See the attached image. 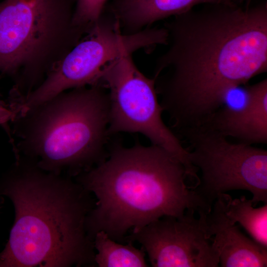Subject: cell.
<instances>
[{
	"mask_svg": "<svg viewBox=\"0 0 267 267\" xmlns=\"http://www.w3.org/2000/svg\"><path fill=\"white\" fill-rule=\"evenodd\" d=\"M206 228L212 238L222 267H267V248L245 235L226 216L223 194L205 215Z\"/></svg>",
	"mask_w": 267,
	"mask_h": 267,
	"instance_id": "10",
	"label": "cell"
},
{
	"mask_svg": "<svg viewBox=\"0 0 267 267\" xmlns=\"http://www.w3.org/2000/svg\"><path fill=\"white\" fill-rule=\"evenodd\" d=\"M93 244L96 253L94 262L99 267H146L145 251L135 247L133 242L126 244L111 238L103 231L96 233Z\"/></svg>",
	"mask_w": 267,
	"mask_h": 267,
	"instance_id": "13",
	"label": "cell"
},
{
	"mask_svg": "<svg viewBox=\"0 0 267 267\" xmlns=\"http://www.w3.org/2000/svg\"><path fill=\"white\" fill-rule=\"evenodd\" d=\"M108 112V93L101 85L64 91L15 118L16 158L76 177L105 159Z\"/></svg>",
	"mask_w": 267,
	"mask_h": 267,
	"instance_id": "4",
	"label": "cell"
},
{
	"mask_svg": "<svg viewBox=\"0 0 267 267\" xmlns=\"http://www.w3.org/2000/svg\"><path fill=\"white\" fill-rule=\"evenodd\" d=\"M75 0L0 2V71L16 78L13 90L25 95L85 34L73 21Z\"/></svg>",
	"mask_w": 267,
	"mask_h": 267,
	"instance_id": "5",
	"label": "cell"
},
{
	"mask_svg": "<svg viewBox=\"0 0 267 267\" xmlns=\"http://www.w3.org/2000/svg\"><path fill=\"white\" fill-rule=\"evenodd\" d=\"M225 212L233 222H238L253 240L267 248V203L255 208L251 199L244 196L233 199L223 194Z\"/></svg>",
	"mask_w": 267,
	"mask_h": 267,
	"instance_id": "14",
	"label": "cell"
},
{
	"mask_svg": "<svg viewBox=\"0 0 267 267\" xmlns=\"http://www.w3.org/2000/svg\"><path fill=\"white\" fill-rule=\"evenodd\" d=\"M187 210L180 217L164 216L125 237L137 241L153 267H217L218 254L207 232L206 213Z\"/></svg>",
	"mask_w": 267,
	"mask_h": 267,
	"instance_id": "9",
	"label": "cell"
},
{
	"mask_svg": "<svg viewBox=\"0 0 267 267\" xmlns=\"http://www.w3.org/2000/svg\"><path fill=\"white\" fill-rule=\"evenodd\" d=\"M109 0H75L74 25L87 34L98 22Z\"/></svg>",
	"mask_w": 267,
	"mask_h": 267,
	"instance_id": "15",
	"label": "cell"
},
{
	"mask_svg": "<svg viewBox=\"0 0 267 267\" xmlns=\"http://www.w3.org/2000/svg\"><path fill=\"white\" fill-rule=\"evenodd\" d=\"M98 84L109 89L108 134H142L152 145L173 155L185 169L191 167L188 149L163 120L155 78L146 77L138 69L132 54L108 65Z\"/></svg>",
	"mask_w": 267,
	"mask_h": 267,
	"instance_id": "8",
	"label": "cell"
},
{
	"mask_svg": "<svg viewBox=\"0 0 267 267\" xmlns=\"http://www.w3.org/2000/svg\"><path fill=\"white\" fill-rule=\"evenodd\" d=\"M76 178L95 198L87 220L92 239L103 231L125 243L130 231L163 217H180L187 210L209 213L212 208L187 184L183 165L152 144L116 146L108 157Z\"/></svg>",
	"mask_w": 267,
	"mask_h": 267,
	"instance_id": "3",
	"label": "cell"
},
{
	"mask_svg": "<svg viewBox=\"0 0 267 267\" xmlns=\"http://www.w3.org/2000/svg\"><path fill=\"white\" fill-rule=\"evenodd\" d=\"M246 99L240 108L221 107L203 125L239 142L267 143V79L245 89Z\"/></svg>",
	"mask_w": 267,
	"mask_h": 267,
	"instance_id": "11",
	"label": "cell"
},
{
	"mask_svg": "<svg viewBox=\"0 0 267 267\" xmlns=\"http://www.w3.org/2000/svg\"><path fill=\"white\" fill-rule=\"evenodd\" d=\"M15 219L0 267H93L87 229L95 199L71 177L43 171L22 158L0 185Z\"/></svg>",
	"mask_w": 267,
	"mask_h": 267,
	"instance_id": "2",
	"label": "cell"
},
{
	"mask_svg": "<svg viewBox=\"0 0 267 267\" xmlns=\"http://www.w3.org/2000/svg\"><path fill=\"white\" fill-rule=\"evenodd\" d=\"M163 27L168 48L154 76L163 111L178 131L205 124L229 92L267 71V1L206 4Z\"/></svg>",
	"mask_w": 267,
	"mask_h": 267,
	"instance_id": "1",
	"label": "cell"
},
{
	"mask_svg": "<svg viewBox=\"0 0 267 267\" xmlns=\"http://www.w3.org/2000/svg\"><path fill=\"white\" fill-rule=\"evenodd\" d=\"M163 27H147L125 34L119 22L105 10L96 25L50 71L42 83L21 100L27 111L59 94L88 85H97L103 70L118 58L139 49L153 50L166 45Z\"/></svg>",
	"mask_w": 267,
	"mask_h": 267,
	"instance_id": "6",
	"label": "cell"
},
{
	"mask_svg": "<svg viewBox=\"0 0 267 267\" xmlns=\"http://www.w3.org/2000/svg\"><path fill=\"white\" fill-rule=\"evenodd\" d=\"M238 3L241 5V4L246 3V6L250 5V3L252 0H236Z\"/></svg>",
	"mask_w": 267,
	"mask_h": 267,
	"instance_id": "17",
	"label": "cell"
},
{
	"mask_svg": "<svg viewBox=\"0 0 267 267\" xmlns=\"http://www.w3.org/2000/svg\"><path fill=\"white\" fill-rule=\"evenodd\" d=\"M179 133L189 143V160L200 173L193 189L208 204L212 206L221 195L235 190L250 192L254 206L267 203L266 150L231 142L206 126Z\"/></svg>",
	"mask_w": 267,
	"mask_h": 267,
	"instance_id": "7",
	"label": "cell"
},
{
	"mask_svg": "<svg viewBox=\"0 0 267 267\" xmlns=\"http://www.w3.org/2000/svg\"><path fill=\"white\" fill-rule=\"evenodd\" d=\"M15 117L14 112L9 107L3 105L0 101V125L7 130L8 122H13Z\"/></svg>",
	"mask_w": 267,
	"mask_h": 267,
	"instance_id": "16",
	"label": "cell"
},
{
	"mask_svg": "<svg viewBox=\"0 0 267 267\" xmlns=\"http://www.w3.org/2000/svg\"><path fill=\"white\" fill-rule=\"evenodd\" d=\"M206 4L239 5L236 0H111L105 10L119 22L123 33L132 34Z\"/></svg>",
	"mask_w": 267,
	"mask_h": 267,
	"instance_id": "12",
	"label": "cell"
}]
</instances>
